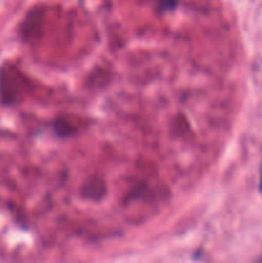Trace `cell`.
I'll use <instances>...</instances> for the list:
<instances>
[{"instance_id": "6da1fadb", "label": "cell", "mask_w": 262, "mask_h": 263, "mask_svg": "<svg viewBox=\"0 0 262 263\" xmlns=\"http://www.w3.org/2000/svg\"><path fill=\"white\" fill-rule=\"evenodd\" d=\"M261 189H262V176H261Z\"/></svg>"}]
</instances>
